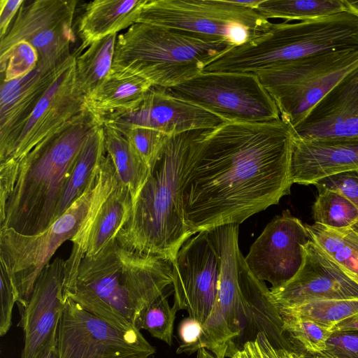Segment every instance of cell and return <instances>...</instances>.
<instances>
[{"label": "cell", "instance_id": "7", "mask_svg": "<svg viewBox=\"0 0 358 358\" xmlns=\"http://www.w3.org/2000/svg\"><path fill=\"white\" fill-rule=\"evenodd\" d=\"M358 67V48L323 52L256 74L292 129L347 75Z\"/></svg>", "mask_w": 358, "mask_h": 358}, {"label": "cell", "instance_id": "34", "mask_svg": "<svg viewBox=\"0 0 358 358\" xmlns=\"http://www.w3.org/2000/svg\"><path fill=\"white\" fill-rule=\"evenodd\" d=\"M281 315L282 328L293 345L305 357L322 351L327 340L332 334V329L311 320Z\"/></svg>", "mask_w": 358, "mask_h": 358}, {"label": "cell", "instance_id": "3", "mask_svg": "<svg viewBox=\"0 0 358 358\" xmlns=\"http://www.w3.org/2000/svg\"><path fill=\"white\" fill-rule=\"evenodd\" d=\"M203 130L167 138L116 236L123 247L173 262L192 236L184 220L182 185Z\"/></svg>", "mask_w": 358, "mask_h": 358}, {"label": "cell", "instance_id": "1", "mask_svg": "<svg viewBox=\"0 0 358 358\" xmlns=\"http://www.w3.org/2000/svg\"><path fill=\"white\" fill-rule=\"evenodd\" d=\"M292 143L281 119L203 130L182 185L191 234L239 224L289 194Z\"/></svg>", "mask_w": 358, "mask_h": 358}, {"label": "cell", "instance_id": "6", "mask_svg": "<svg viewBox=\"0 0 358 358\" xmlns=\"http://www.w3.org/2000/svg\"><path fill=\"white\" fill-rule=\"evenodd\" d=\"M358 48V16L348 11L296 23H272L254 41L234 47L203 72L254 73L312 55Z\"/></svg>", "mask_w": 358, "mask_h": 358}, {"label": "cell", "instance_id": "39", "mask_svg": "<svg viewBox=\"0 0 358 358\" xmlns=\"http://www.w3.org/2000/svg\"><path fill=\"white\" fill-rule=\"evenodd\" d=\"M234 358H306L296 350L277 348L273 345L265 335L258 334L256 338L246 343L232 357Z\"/></svg>", "mask_w": 358, "mask_h": 358}, {"label": "cell", "instance_id": "27", "mask_svg": "<svg viewBox=\"0 0 358 358\" xmlns=\"http://www.w3.org/2000/svg\"><path fill=\"white\" fill-rule=\"evenodd\" d=\"M104 131L99 125L88 136L79 153L57 204L55 221L62 216L86 191L99 172L105 157Z\"/></svg>", "mask_w": 358, "mask_h": 358}, {"label": "cell", "instance_id": "41", "mask_svg": "<svg viewBox=\"0 0 358 358\" xmlns=\"http://www.w3.org/2000/svg\"><path fill=\"white\" fill-rule=\"evenodd\" d=\"M317 188L336 190L349 199L358 208V171L331 176L314 185Z\"/></svg>", "mask_w": 358, "mask_h": 358}, {"label": "cell", "instance_id": "32", "mask_svg": "<svg viewBox=\"0 0 358 358\" xmlns=\"http://www.w3.org/2000/svg\"><path fill=\"white\" fill-rule=\"evenodd\" d=\"M312 207L314 223L340 229L358 223V208L341 192L317 188Z\"/></svg>", "mask_w": 358, "mask_h": 358}, {"label": "cell", "instance_id": "31", "mask_svg": "<svg viewBox=\"0 0 358 358\" xmlns=\"http://www.w3.org/2000/svg\"><path fill=\"white\" fill-rule=\"evenodd\" d=\"M266 19L305 21L348 12L347 0H263L256 9Z\"/></svg>", "mask_w": 358, "mask_h": 358}, {"label": "cell", "instance_id": "18", "mask_svg": "<svg viewBox=\"0 0 358 358\" xmlns=\"http://www.w3.org/2000/svg\"><path fill=\"white\" fill-rule=\"evenodd\" d=\"M112 127H141L173 136L193 130L211 129L225 121L194 104L178 99L165 88L152 86L134 110L101 119Z\"/></svg>", "mask_w": 358, "mask_h": 358}, {"label": "cell", "instance_id": "24", "mask_svg": "<svg viewBox=\"0 0 358 358\" xmlns=\"http://www.w3.org/2000/svg\"><path fill=\"white\" fill-rule=\"evenodd\" d=\"M241 283L245 322L237 351L260 333L277 348L299 351L283 330V321L270 289L252 273L246 262L242 268Z\"/></svg>", "mask_w": 358, "mask_h": 358}, {"label": "cell", "instance_id": "44", "mask_svg": "<svg viewBox=\"0 0 358 358\" xmlns=\"http://www.w3.org/2000/svg\"><path fill=\"white\" fill-rule=\"evenodd\" d=\"M23 2L24 0L0 1V38L6 33Z\"/></svg>", "mask_w": 358, "mask_h": 358}, {"label": "cell", "instance_id": "8", "mask_svg": "<svg viewBox=\"0 0 358 358\" xmlns=\"http://www.w3.org/2000/svg\"><path fill=\"white\" fill-rule=\"evenodd\" d=\"M136 22L178 29L234 47L266 33L272 23L233 0H148Z\"/></svg>", "mask_w": 358, "mask_h": 358}, {"label": "cell", "instance_id": "4", "mask_svg": "<svg viewBox=\"0 0 358 358\" xmlns=\"http://www.w3.org/2000/svg\"><path fill=\"white\" fill-rule=\"evenodd\" d=\"M101 124L86 108L19 161L13 191L0 217L1 228L36 235L55 222L62 192L88 136Z\"/></svg>", "mask_w": 358, "mask_h": 358}, {"label": "cell", "instance_id": "10", "mask_svg": "<svg viewBox=\"0 0 358 358\" xmlns=\"http://www.w3.org/2000/svg\"><path fill=\"white\" fill-rule=\"evenodd\" d=\"M96 178L43 232L24 235L13 229H0V263L13 282L20 310L27 306L39 274L56 250L64 242L71 241L81 227L92 201Z\"/></svg>", "mask_w": 358, "mask_h": 358}, {"label": "cell", "instance_id": "42", "mask_svg": "<svg viewBox=\"0 0 358 358\" xmlns=\"http://www.w3.org/2000/svg\"><path fill=\"white\" fill-rule=\"evenodd\" d=\"M19 167V161L10 159L0 162V217L5 206L15 187Z\"/></svg>", "mask_w": 358, "mask_h": 358}, {"label": "cell", "instance_id": "20", "mask_svg": "<svg viewBox=\"0 0 358 358\" xmlns=\"http://www.w3.org/2000/svg\"><path fill=\"white\" fill-rule=\"evenodd\" d=\"M65 261L56 258L39 274L27 306L20 310L18 326L24 334L20 358H38L57 336L67 300L63 294Z\"/></svg>", "mask_w": 358, "mask_h": 358}, {"label": "cell", "instance_id": "17", "mask_svg": "<svg viewBox=\"0 0 358 358\" xmlns=\"http://www.w3.org/2000/svg\"><path fill=\"white\" fill-rule=\"evenodd\" d=\"M278 309L319 300L358 299V284L310 240L303 245V262L285 285L270 288Z\"/></svg>", "mask_w": 358, "mask_h": 358}, {"label": "cell", "instance_id": "33", "mask_svg": "<svg viewBox=\"0 0 358 358\" xmlns=\"http://www.w3.org/2000/svg\"><path fill=\"white\" fill-rule=\"evenodd\" d=\"M278 310L282 315L311 320L332 329L340 322L358 314V299L319 300Z\"/></svg>", "mask_w": 358, "mask_h": 358}, {"label": "cell", "instance_id": "16", "mask_svg": "<svg viewBox=\"0 0 358 358\" xmlns=\"http://www.w3.org/2000/svg\"><path fill=\"white\" fill-rule=\"evenodd\" d=\"M310 240L306 224L285 210L253 243L245 262L259 280L277 288L297 273L303 262V245Z\"/></svg>", "mask_w": 358, "mask_h": 358}, {"label": "cell", "instance_id": "12", "mask_svg": "<svg viewBox=\"0 0 358 358\" xmlns=\"http://www.w3.org/2000/svg\"><path fill=\"white\" fill-rule=\"evenodd\" d=\"M77 1H24L5 35L0 38V69L16 44L26 41L37 51V67L46 72L67 59L75 37L73 20Z\"/></svg>", "mask_w": 358, "mask_h": 358}, {"label": "cell", "instance_id": "9", "mask_svg": "<svg viewBox=\"0 0 358 358\" xmlns=\"http://www.w3.org/2000/svg\"><path fill=\"white\" fill-rule=\"evenodd\" d=\"M208 231L220 256L218 289L200 338L189 355L196 352V358H229L237 352L244 326L241 274L245 259L238 246V224Z\"/></svg>", "mask_w": 358, "mask_h": 358}, {"label": "cell", "instance_id": "19", "mask_svg": "<svg viewBox=\"0 0 358 358\" xmlns=\"http://www.w3.org/2000/svg\"><path fill=\"white\" fill-rule=\"evenodd\" d=\"M85 101L77 84L74 57L38 103L7 159L20 161L84 111Z\"/></svg>", "mask_w": 358, "mask_h": 358}, {"label": "cell", "instance_id": "45", "mask_svg": "<svg viewBox=\"0 0 358 358\" xmlns=\"http://www.w3.org/2000/svg\"><path fill=\"white\" fill-rule=\"evenodd\" d=\"M57 337L53 338L38 358H58Z\"/></svg>", "mask_w": 358, "mask_h": 358}, {"label": "cell", "instance_id": "36", "mask_svg": "<svg viewBox=\"0 0 358 358\" xmlns=\"http://www.w3.org/2000/svg\"><path fill=\"white\" fill-rule=\"evenodd\" d=\"M113 127L125 136L148 166L149 170L169 136L157 130L146 127Z\"/></svg>", "mask_w": 358, "mask_h": 358}, {"label": "cell", "instance_id": "46", "mask_svg": "<svg viewBox=\"0 0 358 358\" xmlns=\"http://www.w3.org/2000/svg\"><path fill=\"white\" fill-rule=\"evenodd\" d=\"M229 358H234V357H229Z\"/></svg>", "mask_w": 358, "mask_h": 358}, {"label": "cell", "instance_id": "40", "mask_svg": "<svg viewBox=\"0 0 358 358\" xmlns=\"http://www.w3.org/2000/svg\"><path fill=\"white\" fill-rule=\"evenodd\" d=\"M0 335L4 336L12 324V313L15 303L17 297L13 282L3 264L0 263Z\"/></svg>", "mask_w": 358, "mask_h": 358}, {"label": "cell", "instance_id": "15", "mask_svg": "<svg viewBox=\"0 0 358 358\" xmlns=\"http://www.w3.org/2000/svg\"><path fill=\"white\" fill-rule=\"evenodd\" d=\"M172 264L173 307L187 310L203 324L215 301L221 271L220 253L209 231L190 237Z\"/></svg>", "mask_w": 358, "mask_h": 358}, {"label": "cell", "instance_id": "23", "mask_svg": "<svg viewBox=\"0 0 358 358\" xmlns=\"http://www.w3.org/2000/svg\"><path fill=\"white\" fill-rule=\"evenodd\" d=\"M353 171H358V138L303 139L293 136V184L315 185L323 178Z\"/></svg>", "mask_w": 358, "mask_h": 358}, {"label": "cell", "instance_id": "5", "mask_svg": "<svg viewBox=\"0 0 358 358\" xmlns=\"http://www.w3.org/2000/svg\"><path fill=\"white\" fill-rule=\"evenodd\" d=\"M233 48L227 41L136 22L117 36L113 67L168 89L202 73Z\"/></svg>", "mask_w": 358, "mask_h": 358}, {"label": "cell", "instance_id": "28", "mask_svg": "<svg viewBox=\"0 0 358 358\" xmlns=\"http://www.w3.org/2000/svg\"><path fill=\"white\" fill-rule=\"evenodd\" d=\"M106 153L110 157L119 181L129 191L132 201L145 182L149 168L121 132L102 124Z\"/></svg>", "mask_w": 358, "mask_h": 358}, {"label": "cell", "instance_id": "13", "mask_svg": "<svg viewBox=\"0 0 358 358\" xmlns=\"http://www.w3.org/2000/svg\"><path fill=\"white\" fill-rule=\"evenodd\" d=\"M131 209L130 192L119 181L112 160L106 154L97 176L87 215L71 240L72 250L65 261L64 291L73 286L83 257L95 255L116 238L128 222Z\"/></svg>", "mask_w": 358, "mask_h": 358}, {"label": "cell", "instance_id": "26", "mask_svg": "<svg viewBox=\"0 0 358 358\" xmlns=\"http://www.w3.org/2000/svg\"><path fill=\"white\" fill-rule=\"evenodd\" d=\"M152 87L146 79L112 66L102 84L86 97V107L99 120L109 114L131 111L141 104Z\"/></svg>", "mask_w": 358, "mask_h": 358}, {"label": "cell", "instance_id": "25", "mask_svg": "<svg viewBox=\"0 0 358 358\" xmlns=\"http://www.w3.org/2000/svg\"><path fill=\"white\" fill-rule=\"evenodd\" d=\"M148 0H95L89 2L81 14L78 34L81 41L76 51L130 27L136 23Z\"/></svg>", "mask_w": 358, "mask_h": 358}, {"label": "cell", "instance_id": "30", "mask_svg": "<svg viewBox=\"0 0 358 358\" xmlns=\"http://www.w3.org/2000/svg\"><path fill=\"white\" fill-rule=\"evenodd\" d=\"M117 34L109 35L90 45L83 51H75L77 84L85 98L93 93L110 73Z\"/></svg>", "mask_w": 358, "mask_h": 358}, {"label": "cell", "instance_id": "11", "mask_svg": "<svg viewBox=\"0 0 358 358\" xmlns=\"http://www.w3.org/2000/svg\"><path fill=\"white\" fill-rule=\"evenodd\" d=\"M166 90L225 122H264L280 119L275 101L254 73L202 72Z\"/></svg>", "mask_w": 358, "mask_h": 358}, {"label": "cell", "instance_id": "2", "mask_svg": "<svg viewBox=\"0 0 358 358\" xmlns=\"http://www.w3.org/2000/svg\"><path fill=\"white\" fill-rule=\"evenodd\" d=\"M172 262L127 249L115 238L83 257L64 298L117 328L136 329L143 312L172 284Z\"/></svg>", "mask_w": 358, "mask_h": 358}, {"label": "cell", "instance_id": "35", "mask_svg": "<svg viewBox=\"0 0 358 358\" xmlns=\"http://www.w3.org/2000/svg\"><path fill=\"white\" fill-rule=\"evenodd\" d=\"M167 296L163 293L149 305L139 317L136 327L138 330H146L152 336L171 346L177 310L170 306Z\"/></svg>", "mask_w": 358, "mask_h": 358}, {"label": "cell", "instance_id": "21", "mask_svg": "<svg viewBox=\"0 0 358 358\" xmlns=\"http://www.w3.org/2000/svg\"><path fill=\"white\" fill-rule=\"evenodd\" d=\"M71 54L44 72L37 66L27 75L2 80L0 92V162L9 157L29 117L43 96L73 60Z\"/></svg>", "mask_w": 358, "mask_h": 358}, {"label": "cell", "instance_id": "22", "mask_svg": "<svg viewBox=\"0 0 358 358\" xmlns=\"http://www.w3.org/2000/svg\"><path fill=\"white\" fill-rule=\"evenodd\" d=\"M303 139L358 138V67L347 75L292 129Z\"/></svg>", "mask_w": 358, "mask_h": 358}, {"label": "cell", "instance_id": "43", "mask_svg": "<svg viewBox=\"0 0 358 358\" xmlns=\"http://www.w3.org/2000/svg\"><path fill=\"white\" fill-rule=\"evenodd\" d=\"M203 324L189 316L185 317L178 326L180 345L177 353L189 355L190 350L197 343L202 332Z\"/></svg>", "mask_w": 358, "mask_h": 358}, {"label": "cell", "instance_id": "38", "mask_svg": "<svg viewBox=\"0 0 358 358\" xmlns=\"http://www.w3.org/2000/svg\"><path fill=\"white\" fill-rule=\"evenodd\" d=\"M306 358H358V331H334L322 351Z\"/></svg>", "mask_w": 358, "mask_h": 358}, {"label": "cell", "instance_id": "29", "mask_svg": "<svg viewBox=\"0 0 358 358\" xmlns=\"http://www.w3.org/2000/svg\"><path fill=\"white\" fill-rule=\"evenodd\" d=\"M310 238L358 284V223L336 229L306 224Z\"/></svg>", "mask_w": 358, "mask_h": 358}, {"label": "cell", "instance_id": "37", "mask_svg": "<svg viewBox=\"0 0 358 358\" xmlns=\"http://www.w3.org/2000/svg\"><path fill=\"white\" fill-rule=\"evenodd\" d=\"M36 50L26 41L16 44L9 52L2 80L10 81L22 78L31 72L38 65Z\"/></svg>", "mask_w": 358, "mask_h": 358}, {"label": "cell", "instance_id": "14", "mask_svg": "<svg viewBox=\"0 0 358 358\" xmlns=\"http://www.w3.org/2000/svg\"><path fill=\"white\" fill-rule=\"evenodd\" d=\"M57 349L58 358H148L156 352L138 329L117 328L70 299L59 324Z\"/></svg>", "mask_w": 358, "mask_h": 358}]
</instances>
